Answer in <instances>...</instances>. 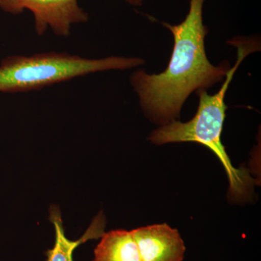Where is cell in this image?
I'll list each match as a JSON object with an SVG mask.
<instances>
[{
    "label": "cell",
    "mask_w": 261,
    "mask_h": 261,
    "mask_svg": "<svg viewBox=\"0 0 261 261\" xmlns=\"http://www.w3.org/2000/svg\"><path fill=\"white\" fill-rule=\"evenodd\" d=\"M204 2L190 0L188 14L178 25L163 22L174 39L167 68L160 74L139 70L130 76L144 112L162 126L179 118L182 106L192 92L210 88L222 81L229 70L228 63L215 66L206 56Z\"/></svg>",
    "instance_id": "1"
},
{
    "label": "cell",
    "mask_w": 261,
    "mask_h": 261,
    "mask_svg": "<svg viewBox=\"0 0 261 261\" xmlns=\"http://www.w3.org/2000/svg\"><path fill=\"white\" fill-rule=\"evenodd\" d=\"M239 39L229 42L238 49V58L234 65L228 70L225 76L226 80L219 92L210 95L206 90L197 91L200 102L197 113L192 120L187 123L174 121L163 125L149 137V140L156 145L192 142L210 149L224 166L229 181L228 197L234 201L245 200L250 195L253 190L254 179L248 170L233 167L221 142L227 108L224 102L225 96L233 74L242 62L250 53L260 49L258 41L241 37Z\"/></svg>",
    "instance_id": "2"
},
{
    "label": "cell",
    "mask_w": 261,
    "mask_h": 261,
    "mask_svg": "<svg viewBox=\"0 0 261 261\" xmlns=\"http://www.w3.org/2000/svg\"><path fill=\"white\" fill-rule=\"evenodd\" d=\"M144 63L140 58H88L57 51L8 57L0 64V92L37 90L97 72L130 69Z\"/></svg>",
    "instance_id": "3"
},
{
    "label": "cell",
    "mask_w": 261,
    "mask_h": 261,
    "mask_svg": "<svg viewBox=\"0 0 261 261\" xmlns=\"http://www.w3.org/2000/svg\"><path fill=\"white\" fill-rule=\"evenodd\" d=\"M0 9L13 15L32 12L38 36L50 29L58 37H68L73 25L89 19L79 0H0Z\"/></svg>",
    "instance_id": "4"
},
{
    "label": "cell",
    "mask_w": 261,
    "mask_h": 261,
    "mask_svg": "<svg viewBox=\"0 0 261 261\" xmlns=\"http://www.w3.org/2000/svg\"><path fill=\"white\" fill-rule=\"evenodd\" d=\"M141 261H183L186 251L177 229L167 224H154L132 230Z\"/></svg>",
    "instance_id": "5"
},
{
    "label": "cell",
    "mask_w": 261,
    "mask_h": 261,
    "mask_svg": "<svg viewBox=\"0 0 261 261\" xmlns=\"http://www.w3.org/2000/svg\"><path fill=\"white\" fill-rule=\"evenodd\" d=\"M49 219L56 228V239L54 247L47 252V261H73V251L79 245L101 238L105 233L106 219L102 214L98 215L84 236L76 241H71L65 237L61 213L56 206L50 208Z\"/></svg>",
    "instance_id": "6"
},
{
    "label": "cell",
    "mask_w": 261,
    "mask_h": 261,
    "mask_svg": "<svg viewBox=\"0 0 261 261\" xmlns=\"http://www.w3.org/2000/svg\"><path fill=\"white\" fill-rule=\"evenodd\" d=\"M93 261H141L132 231L114 230L103 233L94 250Z\"/></svg>",
    "instance_id": "7"
},
{
    "label": "cell",
    "mask_w": 261,
    "mask_h": 261,
    "mask_svg": "<svg viewBox=\"0 0 261 261\" xmlns=\"http://www.w3.org/2000/svg\"><path fill=\"white\" fill-rule=\"evenodd\" d=\"M124 1L132 6H140L145 0H124Z\"/></svg>",
    "instance_id": "8"
}]
</instances>
